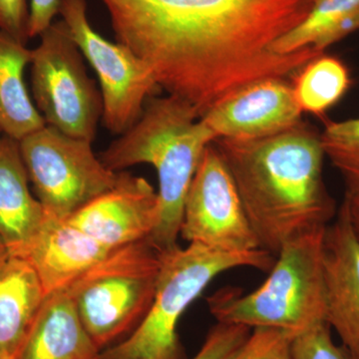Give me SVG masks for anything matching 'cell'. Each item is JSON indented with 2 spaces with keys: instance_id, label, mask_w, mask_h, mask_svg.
I'll return each instance as SVG.
<instances>
[{
  "instance_id": "1",
  "label": "cell",
  "mask_w": 359,
  "mask_h": 359,
  "mask_svg": "<svg viewBox=\"0 0 359 359\" xmlns=\"http://www.w3.org/2000/svg\"><path fill=\"white\" fill-rule=\"evenodd\" d=\"M116 41L152 71L160 89L202 118L250 85L294 76L325 52L280 54L314 0H101Z\"/></svg>"
},
{
  "instance_id": "2",
  "label": "cell",
  "mask_w": 359,
  "mask_h": 359,
  "mask_svg": "<svg viewBox=\"0 0 359 359\" xmlns=\"http://www.w3.org/2000/svg\"><path fill=\"white\" fill-rule=\"evenodd\" d=\"M212 143L261 249L276 257L292 238L325 229L337 217L339 210L323 181L320 133L306 123L266 138Z\"/></svg>"
},
{
  "instance_id": "3",
  "label": "cell",
  "mask_w": 359,
  "mask_h": 359,
  "mask_svg": "<svg viewBox=\"0 0 359 359\" xmlns=\"http://www.w3.org/2000/svg\"><path fill=\"white\" fill-rule=\"evenodd\" d=\"M215 140L191 104L168 94L149 98L133 126L99 156L114 172L139 164L155 168L160 219L149 238L163 252L178 245L187 193L205 149Z\"/></svg>"
},
{
  "instance_id": "4",
  "label": "cell",
  "mask_w": 359,
  "mask_h": 359,
  "mask_svg": "<svg viewBox=\"0 0 359 359\" xmlns=\"http://www.w3.org/2000/svg\"><path fill=\"white\" fill-rule=\"evenodd\" d=\"M327 229V228H325ZM325 229L283 245L268 278L254 292L217 290L207 302L217 323L283 330L292 337L325 321L323 238Z\"/></svg>"
},
{
  "instance_id": "5",
  "label": "cell",
  "mask_w": 359,
  "mask_h": 359,
  "mask_svg": "<svg viewBox=\"0 0 359 359\" xmlns=\"http://www.w3.org/2000/svg\"><path fill=\"white\" fill-rule=\"evenodd\" d=\"M275 262L276 257L263 249L224 252L189 244L164 250L147 313L128 337L103 349L98 359H187L178 334L187 309L221 273L243 266L269 271Z\"/></svg>"
},
{
  "instance_id": "6",
  "label": "cell",
  "mask_w": 359,
  "mask_h": 359,
  "mask_svg": "<svg viewBox=\"0 0 359 359\" xmlns=\"http://www.w3.org/2000/svg\"><path fill=\"white\" fill-rule=\"evenodd\" d=\"M162 254L149 238L116 248L65 289L101 351L147 313L157 290Z\"/></svg>"
},
{
  "instance_id": "7",
  "label": "cell",
  "mask_w": 359,
  "mask_h": 359,
  "mask_svg": "<svg viewBox=\"0 0 359 359\" xmlns=\"http://www.w3.org/2000/svg\"><path fill=\"white\" fill-rule=\"evenodd\" d=\"M32 49V99L45 124L68 136L93 142L102 119L100 90L62 21L54 22Z\"/></svg>"
},
{
  "instance_id": "8",
  "label": "cell",
  "mask_w": 359,
  "mask_h": 359,
  "mask_svg": "<svg viewBox=\"0 0 359 359\" xmlns=\"http://www.w3.org/2000/svg\"><path fill=\"white\" fill-rule=\"evenodd\" d=\"M21 158L45 212L66 219L112 190L120 172L108 169L92 142L45 125L18 142Z\"/></svg>"
},
{
  "instance_id": "9",
  "label": "cell",
  "mask_w": 359,
  "mask_h": 359,
  "mask_svg": "<svg viewBox=\"0 0 359 359\" xmlns=\"http://www.w3.org/2000/svg\"><path fill=\"white\" fill-rule=\"evenodd\" d=\"M59 15L95 71L102 96L104 126L112 133H124L140 118L148 99L160 89L152 71L126 46L109 41L92 27L86 0H61Z\"/></svg>"
},
{
  "instance_id": "10",
  "label": "cell",
  "mask_w": 359,
  "mask_h": 359,
  "mask_svg": "<svg viewBox=\"0 0 359 359\" xmlns=\"http://www.w3.org/2000/svg\"><path fill=\"white\" fill-rule=\"evenodd\" d=\"M180 236L224 252L261 249L235 182L214 143L205 149L187 193Z\"/></svg>"
},
{
  "instance_id": "11",
  "label": "cell",
  "mask_w": 359,
  "mask_h": 359,
  "mask_svg": "<svg viewBox=\"0 0 359 359\" xmlns=\"http://www.w3.org/2000/svg\"><path fill=\"white\" fill-rule=\"evenodd\" d=\"M160 201L145 178L120 172L117 185L66 219L101 244L116 249L151 237Z\"/></svg>"
},
{
  "instance_id": "12",
  "label": "cell",
  "mask_w": 359,
  "mask_h": 359,
  "mask_svg": "<svg viewBox=\"0 0 359 359\" xmlns=\"http://www.w3.org/2000/svg\"><path fill=\"white\" fill-rule=\"evenodd\" d=\"M287 79L263 80L240 90L201 119L215 138L257 140L287 131L302 122Z\"/></svg>"
},
{
  "instance_id": "13",
  "label": "cell",
  "mask_w": 359,
  "mask_h": 359,
  "mask_svg": "<svg viewBox=\"0 0 359 359\" xmlns=\"http://www.w3.org/2000/svg\"><path fill=\"white\" fill-rule=\"evenodd\" d=\"M325 321L354 359H359V243L344 208L323 238Z\"/></svg>"
},
{
  "instance_id": "14",
  "label": "cell",
  "mask_w": 359,
  "mask_h": 359,
  "mask_svg": "<svg viewBox=\"0 0 359 359\" xmlns=\"http://www.w3.org/2000/svg\"><path fill=\"white\" fill-rule=\"evenodd\" d=\"M113 250L66 219L46 214L36 235L18 257L32 266L47 295L66 289Z\"/></svg>"
},
{
  "instance_id": "15",
  "label": "cell",
  "mask_w": 359,
  "mask_h": 359,
  "mask_svg": "<svg viewBox=\"0 0 359 359\" xmlns=\"http://www.w3.org/2000/svg\"><path fill=\"white\" fill-rule=\"evenodd\" d=\"M101 351L66 290L45 297L14 359H98Z\"/></svg>"
},
{
  "instance_id": "16",
  "label": "cell",
  "mask_w": 359,
  "mask_h": 359,
  "mask_svg": "<svg viewBox=\"0 0 359 359\" xmlns=\"http://www.w3.org/2000/svg\"><path fill=\"white\" fill-rule=\"evenodd\" d=\"M20 144L0 138V240L11 257H20L44 222L46 212L29 189Z\"/></svg>"
},
{
  "instance_id": "17",
  "label": "cell",
  "mask_w": 359,
  "mask_h": 359,
  "mask_svg": "<svg viewBox=\"0 0 359 359\" xmlns=\"http://www.w3.org/2000/svg\"><path fill=\"white\" fill-rule=\"evenodd\" d=\"M45 297L25 259L9 257L0 264V358L18 353Z\"/></svg>"
},
{
  "instance_id": "18",
  "label": "cell",
  "mask_w": 359,
  "mask_h": 359,
  "mask_svg": "<svg viewBox=\"0 0 359 359\" xmlns=\"http://www.w3.org/2000/svg\"><path fill=\"white\" fill-rule=\"evenodd\" d=\"M32 49L0 30V132L20 142L44 127L25 83Z\"/></svg>"
},
{
  "instance_id": "19",
  "label": "cell",
  "mask_w": 359,
  "mask_h": 359,
  "mask_svg": "<svg viewBox=\"0 0 359 359\" xmlns=\"http://www.w3.org/2000/svg\"><path fill=\"white\" fill-rule=\"evenodd\" d=\"M359 32V0H314L301 25L276 42V53L302 48L325 52L330 45Z\"/></svg>"
},
{
  "instance_id": "20",
  "label": "cell",
  "mask_w": 359,
  "mask_h": 359,
  "mask_svg": "<svg viewBox=\"0 0 359 359\" xmlns=\"http://www.w3.org/2000/svg\"><path fill=\"white\" fill-rule=\"evenodd\" d=\"M351 83L346 65L323 53L304 66L292 85L302 113L323 116L346 95Z\"/></svg>"
},
{
  "instance_id": "21",
  "label": "cell",
  "mask_w": 359,
  "mask_h": 359,
  "mask_svg": "<svg viewBox=\"0 0 359 359\" xmlns=\"http://www.w3.org/2000/svg\"><path fill=\"white\" fill-rule=\"evenodd\" d=\"M321 145L346 183L347 192H359V118L325 122Z\"/></svg>"
},
{
  "instance_id": "22",
  "label": "cell",
  "mask_w": 359,
  "mask_h": 359,
  "mask_svg": "<svg viewBox=\"0 0 359 359\" xmlns=\"http://www.w3.org/2000/svg\"><path fill=\"white\" fill-rule=\"evenodd\" d=\"M290 353L292 359H354L346 347L335 344L327 323L294 337Z\"/></svg>"
},
{
  "instance_id": "23",
  "label": "cell",
  "mask_w": 359,
  "mask_h": 359,
  "mask_svg": "<svg viewBox=\"0 0 359 359\" xmlns=\"http://www.w3.org/2000/svg\"><path fill=\"white\" fill-rule=\"evenodd\" d=\"M292 339L283 330L254 328L245 344L230 359H292Z\"/></svg>"
},
{
  "instance_id": "24",
  "label": "cell",
  "mask_w": 359,
  "mask_h": 359,
  "mask_svg": "<svg viewBox=\"0 0 359 359\" xmlns=\"http://www.w3.org/2000/svg\"><path fill=\"white\" fill-rule=\"evenodd\" d=\"M244 325L217 323L208 332L200 351L191 359H230L250 337Z\"/></svg>"
},
{
  "instance_id": "25",
  "label": "cell",
  "mask_w": 359,
  "mask_h": 359,
  "mask_svg": "<svg viewBox=\"0 0 359 359\" xmlns=\"http://www.w3.org/2000/svg\"><path fill=\"white\" fill-rule=\"evenodd\" d=\"M29 4L27 0H0V30L27 43Z\"/></svg>"
},
{
  "instance_id": "26",
  "label": "cell",
  "mask_w": 359,
  "mask_h": 359,
  "mask_svg": "<svg viewBox=\"0 0 359 359\" xmlns=\"http://www.w3.org/2000/svg\"><path fill=\"white\" fill-rule=\"evenodd\" d=\"M61 0H29V39L40 36L59 15Z\"/></svg>"
},
{
  "instance_id": "27",
  "label": "cell",
  "mask_w": 359,
  "mask_h": 359,
  "mask_svg": "<svg viewBox=\"0 0 359 359\" xmlns=\"http://www.w3.org/2000/svg\"><path fill=\"white\" fill-rule=\"evenodd\" d=\"M348 218L349 224L359 243V192H347L341 204Z\"/></svg>"
},
{
  "instance_id": "28",
  "label": "cell",
  "mask_w": 359,
  "mask_h": 359,
  "mask_svg": "<svg viewBox=\"0 0 359 359\" xmlns=\"http://www.w3.org/2000/svg\"><path fill=\"white\" fill-rule=\"evenodd\" d=\"M9 257L11 255H9L6 245L0 240V264H4Z\"/></svg>"
},
{
  "instance_id": "29",
  "label": "cell",
  "mask_w": 359,
  "mask_h": 359,
  "mask_svg": "<svg viewBox=\"0 0 359 359\" xmlns=\"http://www.w3.org/2000/svg\"><path fill=\"white\" fill-rule=\"evenodd\" d=\"M0 359H14V358H11V356H6V358H2Z\"/></svg>"
},
{
  "instance_id": "30",
  "label": "cell",
  "mask_w": 359,
  "mask_h": 359,
  "mask_svg": "<svg viewBox=\"0 0 359 359\" xmlns=\"http://www.w3.org/2000/svg\"><path fill=\"white\" fill-rule=\"evenodd\" d=\"M2 137V134H1V132H0V138H1Z\"/></svg>"
}]
</instances>
